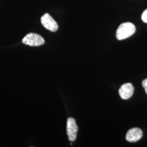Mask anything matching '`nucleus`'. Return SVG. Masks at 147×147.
Returning <instances> with one entry per match:
<instances>
[{
  "mask_svg": "<svg viewBox=\"0 0 147 147\" xmlns=\"http://www.w3.org/2000/svg\"><path fill=\"white\" fill-rule=\"evenodd\" d=\"M143 136L142 130L138 127H134L127 132L126 140L130 142H136L140 140Z\"/></svg>",
  "mask_w": 147,
  "mask_h": 147,
  "instance_id": "obj_6",
  "label": "nucleus"
},
{
  "mask_svg": "<svg viewBox=\"0 0 147 147\" xmlns=\"http://www.w3.org/2000/svg\"><path fill=\"white\" fill-rule=\"evenodd\" d=\"M134 92V88L130 83L123 84L119 89V94L121 98L124 100H127L130 98Z\"/></svg>",
  "mask_w": 147,
  "mask_h": 147,
  "instance_id": "obj_5",
  "label": "nucleus"
},
{
  "mask_svg": "<svg viewBox=\"0 0 147 147\" xmlns=\"http://www.w3.org/2000/svg\"><path fill=\"white\" fill-rule=\"evenodd\" d=\"M142 86H143L144 89L146 91V93L147 94V79L144 80L142 81Z\"/></svg>",
  "mask_w": 147,
  "mask_h": 147,
  "instance_id": "obj_8",
  "label": "nucleus"
},
{
  "mask_svg": "<svg viewBox=\"0 0 147 147\" xmlns=\"http://www.w3.org/2000/svg\"><path fill=\"white\" fill-rule=\"evenodd\" d=\"M136 31L135 26L131 22L121 24L116 32V38L121 40L132 36Z\"/></svg>",
  "mask_w": 147,
  "mask_h": 147,
  "instance_id": "obj_1",
  "label": "nucleus"
},
{
  "mask_svg": "<svg viewBox=\"0 0 147 147\" xmlns=\"http://www.w3.org/2000/svg\"><path fill=\"white\" fill-rule=\"evenodd\" d=\"M79 128L73 118H69L67 122V134L69 140L71 142L75 141Z\"/></svg>",
  "mask_w": 147,
  "mask_h": 147,
  "instance_id": "obj_3",
  "label": "nucleus"
},
{
  "mask_svg": "<svg viewBox=\"0 0 147 147\" xmlns=\"http://www.w3.org/2000/svg\"><path fill=\"white\" fill-rule=\"evenodd\" d=\"M41 23L43 26L50 31L54 32L58 30V25L57 22L49 13H46L42 16Z\"/></svg>",
  "mask_w": 147,
  "mask_h": 147,
  "instance_id": "obj_4",
  "label": "nucleus"
},
{
  "mask_svg": "<svg viewBox=\"0 0 147 147\" xmlns=\"http://www.w3.org/2000/svg\"><path fill=\"white\" fill-rule=\"evenodd\" d=\"M141 18L142 21L145 23H147V9L143 13Z\"/></svg>",
  "mask_w": 147,
  "mask_h": 147,
  "instance_id": "obj_7",
  "label": "nucleus"
},
{
  "mask_svg": "<svg viewBox=\"0 0 147 147\" xmlns=\"http://www.w3.org/2000/svg\"><path fill=\"white\" fill-rule=\"evenodd\" d=\"M22 42L24 44L31 47H39L45 43L44 39L40 35L34 33L27 34L22 39Z\"/></svg>",
  "mask_w": 147,
  "mask_h": 147,
  "instance_id": "obj_2",
  "label": "nucleus"
}]
</instances>
